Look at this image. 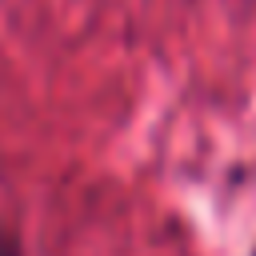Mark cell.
<instances>
[{"label": "cell", "mask_w": 256, "mask_h": 256, "mask_svg": "<svg viewBox=\"0 0 256 256\" xmlns=\"http://www.w3.org/2000/svg\"><path fill=\"white\" fill-rule=\"evenodd\" d=\"M0 256H20V244H16L8 232H0Z\"/></svg>", "instance_id": "cell-1"}]
</instances>
